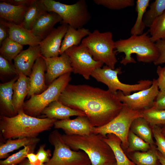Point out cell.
Segmentation results:
<instances>
[{
	"instance_id": "30",
	"label": "cell",
	"mask_w": 165,
	"mask_h": 165,
	"mask_svg": "<svg viewBox=\"0 0 165 165\" xmlns=\"http://www.w3.org/2000/svg\"><path fill=\"white\" fill-rule=\"evenodd\" d=\"M1 46L0 55L10 62L23 50V46L9 37L3 41Z\"/></svg>"
},
{
	"instance_id": "41",
	"label": "cell",
	"mask_w": 165,
	"mask_h": 165,
	"mask_svg": "<svg viewBox=\"0 0 165 165\" xmlns=\"http://www.w3.org/2000/svg\"><path fill=\"white\" fill-rule=\"evenodd\" d=\"M45 144L40 145L36 154L38 160L43 163L48 162L51 156V151L49 149L45 150Z\"/></svg>"
},
{
	"instance_id": "20",
	"label": "cell",
	"mask_w": 165,
	"mask_h": 165,
	"mask_svg": "<svg viewBox=\"0 0 165 165\" xmlns=\"http://www.w3.org/2000/svg\"><path fill=\"white\" fill-rule=\"evenodd\" d=\"M18 75L9 81L0 84V105L1 116L11 117L16 114L13 101V85Z\"/></svg>"
},
{
	"instance_id": "25",
	"label": "cell",
	"mask_w": 165,
	"mask_h": 165,
	"mask_svg": "<svg viewBox=\"0 0 165 165\" xmlns=\"http://www.w3.org/2000/svg\"><path fill=\"white\" fill-rule=\"evenodd\" d=\"M103 140L112 150L117 165H136L126 156L121 146V141L118 137L108 134L103 137Z\"/></svg>"
},
{
	"instance_id": "28",
	"label": "cell",
	"mask_w": 165,
	"mask_h": 165,
	"mask_svg": "<svg viewBox=\"0 0 165 165\" xmlns=\"http://www.w3.org/2000/svg\"><path fill=\"white\" fill-rule=\"evenodd\" d=\"M150 125L142 117L135 119L132 123L130 130L138 137L149 143L152 147L156 146L152 138Z\"/></svg>"
},
{
	"instance_id": "15",
	"label": "cell",
	"mask_w": 165,
	"mask_h": 165,
	"mask_svg": "<svg viewBox=\"0 0 165 165\" xmlns=\"http://www.w3.org/2000/svg\"><path fill=\"white\" fill-rule=\"evenodd\" d=\"M54 127L61 129L65 134L71 135H84L93 133L94 127L86 116H79L74 119L57 120Z\"/></svg>"
},
{
	"instance_id": "38",
	"label": "cell",
	"mask_w": 165,
	"mask_h": 165,
	"mask_svg": "<svg viewBox=\"0 0 165 165\" xmlns=\"http://www.w3.org/2000/svg\"><path fill=\"white\" fill-rule=\"evenodd\" d=\"M152 130L155 140L156 149L165 156V137L163 134L161 128L158 126H152Z\"/></svg>"
},
{
	"instance_id": "8",
	"label": "cell",
	"mask_w": 165,
	"mask_h": 165,
	"mask_svg": "<svg viewBox=\"0 0 165 165\" xmlns=\"http://www.w3.org/2000/svg\"><path fill=\"white\" fill-rule=\"evenodd\" d=\"M49 142L54 147L53 156L45 165H88L91 164L86 154L82 151L72 150L64 141L57 130L50 134Z\"/></svg>"
},
{
	"instance_id": "47",
	"label": "cell",
	"mask_w": 165,
	"mask_h": 165,
	"mask_svg": "<svg viewBox=\"0 0 165 165\" xmlns=\"http://www.w3.org/2000/svg\"><path fill=\"white\" fill-rule=\"evenodd\" d=\"M156 154L158 161L161 165H165V156L156 150Z\"/></svg>"
},
{
	"instance_id": "52",
	"label": "cell",
	"mask_w": 165,
	"mask_h": 165,
	"mask_svg": "<svg viewBox=\"0 0 165 165\" xmlns=\"http://www.w3.org/2000/svg\"></svg>"
},
{
	"instance_id": "21",
	"label": "cell",
	"mask_w": 165,
	"mask_h": 165,
	"mask_svg": "<svg viewBox=\"0 0 165 165\" xmlns=\"http://www.w3.org/2000/svg\"><path fill=\"white\" fill-rule=\"evenodd\" d=\"M41 114L46 118L59 120L70 119L73 116H86L83 112L69 107L58 100L50 103Z\"/></svg>"
},
{
	"instance_id": "51",
	"label": "cell",
	"mask_w": 165,
	"mask_h": 165,
	"mask_svg": "<svg viewBox=\"0 0 165 165\" xmlns=\"http://www.w3.org/2000/svg\"><path fill=\"white\" fill-rule=\"evenodd\" d=\"M88 165H91V164H88Z\"/></svg>"
},
{
	"instance_id": "34",
	"label": "cell",
	"mask_w": 165,
	"mask_h": 165,
	"mask_svg": "<svg viewBox=\"0 0 165 165\" xmlns=\"http://www.w3.org/2000/svg\"><path fill=\"white\" fill-rule=\"evenodd\" d=\"M144 118L151 126H165V110L152 107L141 112Z\"/></svg>"
},
{
	"instance_id": "3",
	"label": "cell",
	"mask_w": 165,
	"mask_h": 165,
	"mask_svg": "<svg viewBox=\"0 0 165 165\" xmlns=\"http://www.w3.org/2000/svg\"><path fill=\"white\" fill-rule=\"evenodd\" d=\"M103 137L94 133L84 135H62L64 142L72 150H81L86 154L91 165H102L116 160L111 148L103 140Z\"/></svg>"
},
{
	"instance_id": "40",
	"label": "cell",
	"mask_w": 165,
	"mask_h": 165,
	"mask_svg": "<svg viewBox=\"0 0 165 165\" xmlns=\"http://www.w3.org/2000/svg\"><path fill=\"white\" fill-rule=\"evenodd\" d=\"M155 43L158 50L159 56L153 64L159 65L165 63V40H159Z\"/></svg>"
},
{
	"instance_id": "27",
	"label": "cell",
	"mask_w": 165,
	"mask_h": 165,
	"mask_svg": "<svg viewBox=\"0 0 165 165\" xmlns=\"http://www.w3.org/2000/svg\"><path fill=\"white\" fill-rule=\"evenodd\" d=\"M46 12V7L41 0H34L28 6L23 23L21 25L26 29L31 30L37 20Z\"/></svg>"
},
{
	"instance_id": "46",
	"label": "cell",
	"mask_w": 165,
	"mask_h": 165,
	"mask_svg": "<svg viewBox=\"0 0 165 165\" xmlns=\"http://www.w3.org/2000/svg\"><path fill=\"white\" fill-rule=\"evenodd\" d=\"M27 158L30 163L34 165H44L38 160L36 154H35L33 152L30 153L28 154L27 156Z\"/></svg>"
},
{
	"instance_id": "31",
	"label": "cell",
	"mask_w": 165,
	"mask_h": 165,
	"mask_svg": "<svg viewBox=\"0 0 165 165\" xmlns=\"http://www.w3.org/2000/svg\"><path fill=\"white\" fill-rule=\"evenodd\" d=\"M165 10V0H156L149 6L145 13L143 22L146 27L149 28L154 20Z\"/></svg>"
},
{
	"instance_id": "49",
	"label": "cell",
	"mask_w": 165,
	"mask_h": 165,
	"mask_svg": "<svg viewBox=\"0 0 165 165\" xmlns=\"http://www.w3.org/2000/svg\"><path fill=\"white\" fill-rule=\"evenodd\" d=\"M102 165H117L116 160L106 163Z\"/></svg>"
},
{
	"instance_id": "32",
	"label": "cell",
	"mask_w": 165,
	"mask_h": 165,
	"mask_svg": "<svg viewBox=\"0 0 165 165\" xmlns=\"http://www.w3.org/2000/svg\"><path fill=\"white\" fill-rule=\"evenodd\" d=\"M156 147H151L146 152H135L133 158L135 164L137 165H157L158 161L156 154Z\"/></svg>"
},
{
	"instance_id": "36",
	"label": "cell",
	"mask_w": 165,
	"mask_h": 165,
	"mask_svg": "<svg viewBox=\"0 0 165 165\" xmlns=\"http://www.w3.org/2000/svg\"><path fill=\"white\" fill-rule=\"evenodd\" d=\"M36 145L27 146L18 152L0 161V165H17L26 158L27 154L34 152Z\"/></svg>"
},
{
	"instance_id": "10",
	"label": "cell",
	"mask_w": 165,
	"mask_h": 165,
	"mask_svg": "<svg viewBox=\"0 0 165 165\" xmlns=\"http://www.w3.org/2000/svg\"><path fill=\"white\" fill-rule=\"evenodd\" d=\"M120 68L113 69L107 65L102 68L95 69L91 76L97 81L102 82L107 86L108 90L112 93L117 94L119 90L125 95L131 94V92H137L150 87L152 83V80H141L134 84L123 83L118 79V75L122 73Z\"/></svg>"
},
{
	"instance_id": "37",
	"label": "cell",
	"mask_w": 165,
	"mask_h": 165,
	"mask_svg": "<svg viewBox=\"0 0 165 165\" xmlns=\"http://www.w3.org/2000/svg\"><path fill=\"white\" fill-rule=\"evenodd\" d=\"M97 5L112 10H119L134 5V0H94Z\"/></svg>"
},
{
	"instance_id": "26",
	"label": "cell",
	"mask_w": 165,
	"mask_h": 165,
	"mask_svg": "<svg viewBox=\"0 0 165 165\" xmlns=\"http://www.w3.org/2000/svg\"><path fill=\"white\" fill-rule=\"evenodd\" d=\"M40 139L38 138L9 139L0 146V159L8 157V153L22 147L36 145Z\"/></svg>"
},
{
	"instance_id": "50",
	"label": "cell",
	"mask_w": 165,
	"mask_h": 165,
	"mask_svg": "<svg viewBox=\"0 0 165 165\" xmlns=\"http://www.w3.org/2000/svg\"><path fill=\"white\" fill-rule=\"evenodd\" d=\"M161 130L162 133L165 137V126H163V127L161 128Z\"/></svg>"
},
{
	"instance_id": "35",
	"label": "cell",
	"mask_w": 165,
	"mask_h": 165,
	"mask_svg": "<svg viewBox=\"0 0 165 165\" xmlns=\"http://www.w3.org/2000/svg\"><path fill=\"white\" fill-rule=\"evenodd\" d=\"M151 146L148 143L138 137L130 130L128 136L127 152L135 151L146 152L151 148Z\"/></svg>"
},
{
	"instance_id": "17",
	"label": "cell",
	"mask_w": 165,
	"mask_h": 165,
	"mask_svg": "<svg viewBox=\"0 0 165 165\" xmlns=\"http://www.w3.org/2000/svg\"><path fill=\"white\" fill-rule=\"evenodd\" d=\"M45 71L46 63L43 57L41 56L35 61L29 76L30 88L27 96L28 98L40 94L48 87L46 83Z\"/></svg>"
},
{
	"instance_id": "43",
	"label": "cell",
	"mask_w": 165,
	"mask_h": 165,
	"mask_svg": "<svg viewBox=\"0 0 165 165\" xmlns=\"http://www.w3.org/2000/svg\"><path fill=\"white\" fill-rule=\"evenodd\" d=\"M152 108L165 110V91L160 90L154 102Z\"/></svg>"
},
{
	"instance_id": "22",
	"label": "cell",
	"mask_w": 165,
	"mask_h": 165,
	"mask_svg": "<svg viewBox=\"0 0 165 165\" xmlns=\"http://www.w3.org/2000/svg\"><path fill=\"white\" fill-rule=\"evenodd\" d=\"M18 78L13 85V101L14 108L17 114L22 109L24 100L30 90L29 77L22 73L18 75Z\"/></svg>"
},
{
	"instance_id": "19",
	"label": "cell",
	"mask_w": 165,
	"mask_h": 165,
	"mask_svg": "<svg viewBox=\"0 0 165 165\" xmlns=\"http://www.w3.org/2000/svg\"><path fill=\"white\" fill-rule=\"evenodd\" d=\"M62 21L61 18L57 13L47 12L37 20L31 31L42 40L53 29L57 23Z\"/></svg>"
},
{
	"instance_id": "44",
	"label": "cell",
	"mask_w": 165,
	"mask_h": 165,
	"mask_svg": "<svg viewBox=\"0 0 165 165\" xmlns=\"http://www.w3.org/2000/svg\"><path fill=\"white\" fill-rule=\"evenodd\" d=\"M9 36L8 28L4 23L2 20H0V45Z\"/></svg>"
},
{
	"instance_id": "4",
	"label": "cell",
	"mask_w": 165,
	"mask_h": 165,
	"mask_svg": "<svg viewBox=\"0 0 165 165\" xmlns=\"http://www.w3.org/2000/svg\"><path fill=\"white\" fill-rule=\"evenodd\" d=\"M115 52L124 53L120 63L124 65L136 63L131 57L135 54L137 60L144 63L155 62L158 58L159 53L155 43L152 41L148 32L140 35H131L126 39H120L115 42Z\"/></svg>"
},
{
	"instance_id": "33",
	"label": "cell",
	"mask_w": 165,
	"mask_h": 165,
	"mask_svg": "<svg viewBox=\"0 0 165 165\" xmlns=\"http://www.w3.org/2000/svg\"><path fill=\"white\" fill-rule=\"evenodd\" d=\"M149 28L148 32L152 42L155 43L159 40H165V10L154 20Z\"/></svg>"
},
{
	"instance_id": "11",
	"label": "cell",
	"mask_w": 165,
	"mask_h": 165,
	"mask_svg": "<svg viewBox=\"0 0 165 165\" xmlns=\"http://www.w3.org/2000/svg\"><path fill=\"white\" fill-rule=\"evenodd\" d=\"M64 53L69 58L72 72L82 75L86 80L89 79L92 72L104 64L95 60L88 49L81 44L68 48Z\"/></svg>"
},
{
	"instance_id": "1",
	"label": "cell",
	"mask_w": 165,
	"mask_h": 165,
	"mask_svg": "<svg viewBox=\"0 0 165 165\" xmlns=\"http://www.w3.org/2000/svg\"><path fill=\"white\" fill-rule=\"evenodd\" d=\"M58 101L84 112L93 127L107 124L119 114L124 104L108 90L86 84H68Z\"/></svg>"
},
{
	"instance_id": "12",
	"label": "cell",
	"mask_w": 165,
	"mask_h": 165,
	"mask_svg": "<svg viewBox=\"0 0 165 165\" xmlns=\"http://www.w3.org/2000/svg\"><path fill=\"white\" fill-rule=\"evenodd\" d=\"M160 90L157 79H153L151 86L129 95H124L119 90L117 95L123 104L130 108L141 112L152 107Z\"/></svg>"
},
{
	"instance_id": "14",
	"label": "cell",
	"mask_w": 165,
	"mask_h": 165,
	"mask_svg": "<svg viewBox=\"0 0 165 165\" xmlns=\"http://www.w3.org/2000/svg\"><path fill=\"white\" fill-rule=\"evenodd\" d=\"M43 58L46 66V83L48 86L60 76L72 72L69 58L65 53L60 56Z\"/></svg>"
},
{
	"instance_id": "16",
	"label": "cell",
	"mask_w": 165,
	"mask_h": 165,
	"mask_svg": "<svg viewBox=\"0 0 165 165\" xmlns=\"http://www.w3.org/2000/svg\"><path fill=\"white\" fill-rule=\"evenodd\" d=\"M41 56L39 45L29 46L22 50L13 60L17 75L22 73L29 77L35 61Z\"/></svg>"
},
{
	"instance_id": "18",
	"label": "cell",
	"mask_w": 165,
	"mask_h": 165,
	"mask_svg": "<svg viewBox=\"0 0 165 165\" xmlns=\"http://www.w3.org/2000/svg\"><path fill=\"white\" fill-rule=\"evenodd\" d=\"M2 20L8 28V37L10 38L23 46L28 45L33 46L39 45L42 39L35 35L31 30L21 24H15Z\"/></svg>"
},
{
	"instance_id": "23",
	"label": "cell",
	"mask_w": 165,
	"mask_h": 165,
	"mask_svg": "<svg viewBox=\"0 0 165 165\" xmlns=\"http://www.w3.org/2000/svg\"><path fill=\"white\" fill-rule=\"evenodd\" d=\"M29 6H15L0 0V19L10 23L20 25L23 21L25 13Z\"/></svg>"
},
{
	"instance_id": "45",
	"label": "cell",
	"mask_w": 165,
	"mask_h": 165,
	"mask_svg": "<svg viewBox=\"0 0 165 165\" xmlns=\"http://www.w3.org/2000/svg\"><path fill=\"white\" fill-rule=\"evenodd\" d=\"M7 3L12 5L19 6L27 5L29 6L34 0H2Z\"/></svg>"
},
{
	"instance_id": "13",
	"label": "cell",
	"mask_w": 165,
	"mask_h": 165,
	"mask_svg": "<svg viewBox=\"0 0 165 165\" xmlns=\"http://www.w3.org/2000/svg\"><path fill=\"white\" fill-rule=\"evenodd\" d=\"M68 25L62 24L53 29L41 42L39 45L42 56L44 58L58 56L61 43Z\"/></svg>"
},
{
	"instance_id": "29",
	"label": "cell",
	"mask_w": 165,
	"mask_h": 165,
	"mask_svg": "<svg viewBox=\"0 0 165 165\" xmlns=\"http://www.w3.org/2000/svg\"><path fill=\"white\" fill-rule=\"evenodd\" d=\"M149 0H137L136 1V11L137 17L135 22L131 28L130 33L132 35L142 34L145 28L143 18L146 9L149 5Z\"/></svg>"
},
{
	"instance_id": "24",
	"label": "cell",
	"mask_w": 165,
	"mask_h": 165,
	"mask_svg": "<svg viewBox=\"0 0 165 165\" xmlns=\"http://www.w3.org/2000/svg\"><path fill=\"white\" fill-rule=\"evenodd\" d=\"M90 32L88 29L83 28L75 29L68 25L67 31L61 43L60 55L63 54L71 47L79 45L82 39Z\"/></svg>"
},
{
	"instance_id": "9",
	"label": "cell",
	"mask_w": 165,
	"mask_h": 165,
	"mask_svg": "<svg viewBox=\"0 0 165 165\" xmlns=\"http://www.w3.org/2000/svg\"><path fill=\"white\" fill-rule=\"evenodd\" d=\"M142 117L141 112L129 108L124 104L121 111L115 118L103 126L93 128V133L105 137L112 134L118 137L121 141L123 150L128 147V136L133 122L136 118Z\"/></svg>"
},
{
	"instance_id": "42",
	"label": "cell",
	"mask_w": 165,
	"mask_h": 165,
	"mask_svg": "<svg viewBox=\"0 0 165 165\" xmlns=\"http://www.w3.org/2000/svg\"><path fill=\"white\" fill-rule=\"evenodd\" d=\"M158 75L157 79L158 86L160 90L165 91V66L158 65L156 69Z\"/></svg>"
},
{
	"instance_id": "6",
	"label": "cell",
	"mask_w": 165,
	"mask_h": 165,
	"mask_svg": "<svg viewBox=\"0 0 165 165\" xmlns=\"http://www.w3.org/2000/svg\"><path fill=\"white\" fill-rule=\"evenodd\" d=\"M47 12H53L61 18L62 23L75 28H83L90 20L91 16L85 0H79L71 5L53 0H41Z\"/></svg>"
},
{
	"instance_id": "5",
	"label": "cell",
	"mask_w": 165,
	"mask_h": 165,
	"mask_svg": "<svg viewBox=\"0 0 165 165\" xmlns=\"http://www.w3.org/2000/svg\"><path fill=\"white\" fill-rule=\"evenodd\" d=\"M81 44L88 49L95 60L115 69L118 61L114 50L115 42L112 32H101L95 30L82 39Z\"/></svg>"
},
{
	"instance_id": "2",
	"label": "cell",
	"mask_w": 165,
	"mask_h": 165,
	"mask_svg": "<svg viewBox=\"0 0 165 165\" xmlns=\"http://www.w3.org/2000/svg\"><path fill=\"white\" fill-rule=\"evenodd\" d=\"M57 120L31 116L22 109L14 116H1L0 130L4 139L37 138L40 133L50 129Z\"/></svg>"
},
{
	"instance_id": "48",
	"label": "cell",
	"mask_w": 165,
	"mask_h": 165,
	"mask_svg": "<svg viewBox=\"0 0 165 165\" xmlns=\"http://www.w3.org/2000/svg\"><path fill=\"white\" fill-rule=\"evenodd\" d=\"M17 165H34L31 164L28 159H25L20 163ZM45 165V164L44 165Z\"/></svg>"
},
{
	"instance_id": "39",
	"label": "cell",
	"mask_w": 165,
	"mask_h": 165,
	"mask_svg": "<svg viewBox=\"0 0 165 165\" xmlns=\"http://www.w3.org/2000/svg\"><path fill=\"white\" fill-rule=\"evenodd\" d=\"M0 73L1 75H17L16 70L11 62L0 55Z\"/></svg>"
},
{
	"instance_id": "7",
	"label": "cell",
	"mask_w": 165,
	"mask_h": 165,
	"mask_svg": "<svg viewBox=\"0 0 165 165\" xmlns=\"http://www.w3.org/2000/svg\"><path fill=\"white\" fill-rule=\"evenodd\" d=\"M71 73H68L60 76L42 92L31 96L23 104L22 109L24 112L29 116L35 117L40 115L50 103L58 100L71 79Z\"/></svg>"
}]
</instances>
